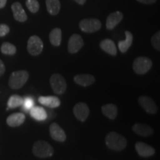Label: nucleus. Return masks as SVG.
I'll list each match as a JSON object with an SVG mask.
<instances>
[{
  "instance_id": "nucleus-3",
  "label": "nucleus",
  "mask_w": 160,
  "mask_h": 160,
  "mask_svg": "<svg viewBox=\"0 0 160 160\" xmlns=\"http://www.w3.org/2000/svg\"><path fill=\"white\" fill-rule=\"evenodd\" d=\"M29 78L28 72L21 70L17 71L11 73L9 78L8 85L11 89L18 90L23 87L24 85L27 82Z\"/></svg>"
},
{
  "instance_id": "nucleus-33",
  "label": "nucleus",
  "mask_w": 160,
  "mask_h": 160,
  "mask_svg": "<svg viewBox=\"0 0 160 160\" xmlns=\"http://www.w3.org/2000/svg\"><path fill=\"white\" fill-rule=\"evenodd\" d=\"M6 3H7V0H0V9L3 8L5 6Z\"/></svg>"
},
{
  "instance_id": "nucleus-30",
  "label": "nucleus",
  "mask_w": 160,
  "mask_h": 160,
  "mask_svg": "<svg viewBox=\"0 0 160 160\" xmlns=\"http://www.w3.org/2000/svg\"><path fill=\"white\" fill-rule=\"evenodd\" d=\"M10 32V28L5 24L0 25V37H5Z\"/></svg>"
},
{
  "instance_id": "nucleus-8",
  "label": "nucleus",
  "mask_w": 160,
  "mask_h": 160,
  "mask_svg": "<svg viewBox=\"0 0 160 160\" xmlns=\"http://www.w3.org/2000/svg\"><path fill=\"white\" fill-rule=\"evenodd\" d=\"M140 106H141L147 113L150 114H155L157 113L158 108L157 104L151 98L148 96H142L138 99Z\"/></svg>"
},
{
  "instance_id": "nucleus-6",
  "label": "nucleus",
  "mask_w": 160,
  "mask_h": 160,
  "mask_svg": "<svg viewBox=\"0 0 160 160\" xmlns=\"http://www.w3.org/2000/svg\"><path fill=\"white\" fill-rule=\"evenodd\" d=\"M44 48L43 42L38 36L33 35L29 38L28 41L27 49L30 54L38 56L42 52Z\"/></svg>"
},
{
  "instance_id": "nucleus-24",
  "label": "nucleus",
  "mask_w": 160,
  "mask_h": 160,
  "mask_svg": "<svg viewBox=\"0 0 160 160\" xmlns=\"http://www.w3.org/2000/svg\"><path fill=\"white\" fill-rule=\"evenodd\" d=\"M49 39L53 46H59L62 42V31L60 28H54L49 34Z\"/></svg>"
},
{
  "instance_id": "nucleus-18",
  "label": "nucleus",
  "mask_w": 160,
  "mask_h": 160,
  "mask_svg": "<svg viewBox=\"0 0 160 160\" xmlns=\"http://www.w3.org/2000/svg\"><path fill=\"white\" fill-rule=\"evenodd\" d=\"M73 80L77 85L82 87H88L95 82L96 79L93 76L90 74H78L75 76Z\"/></svg>"
},
{
  "instance_id": "nucleus-10",
  "label": "nucleus",
  "mask_w": 160,
  "mask_h": 160,
  "mask_svg": "<svg viewBox=\"0 0 160 160\" xmlns=\"http://www.w3.org/2000/svg\"><path fill=\"white\" fill-rule=\"evenodd\" d=\"M73 112L77 119L81 122H85L88 117L90 109L87 104L84 102H79L73 107Z\"/></svg>"
},
{
  "instance_id": "nucleus-21",
  "label": "nucleus",
  "mask_w": 160,
  "mask_h": 160,
  "mask_svg": "<svg viewBox=\"0 0 160 160\" xmlns=\"http://www.w3.org/2000/svg\"><path fill=\"white\" fill-rule=\"evenodd\" d=\"M125 39L123 41H119L118 43V47H119V51L122 53H125L128 51V50L130 48L132 43L133 41V34L130 31H126L125 32Z\"/></svg>"
},
{
  "instance_id": "nucleus-29",
  "label": "nucleus",
  "mask_w": 160,
  "mask_h": 160,
  "mask_svg": "<svg viewBox=\"0 0 160 160\" xmlns=\"http://www.w3.org/2000/svg\"><path fill=\"white\" fill-rule=\"evenodd\" d=\"M23 109L25 111H30L34 106V100L31 97H26L23 100Z\"/></svg>"
},
{
  "instance_id": "nucleus-14",
  "label": "nucleus",
  "mask_w": 160,
  "mask_h": 160,
  "mask_svg": "<svg viewBox=\"0 0 160 160\" xmlns=\"http://www.w3.org/2000/svg\"><path fill=\"white\" fill-rule=\"evenodd\" d=\"M11 10L14 19L19 22H24L28 19L25 10L19 2H14L11 5Z\"/></svg>"
},
{
  "instance_id": "nucleus-25",
  "label": "nucleus",
  "mask_w": 160,
  "mask_h": 160,
  "mask_svg": "<svg viewBox=\"0 0 160 160\" xmlns=\"http://www.w3.org/2000/svg\"><path fill=\"white\" fill-rule=\"evenodd\" d=\"M23 100V98L19 95H12L8 101V108L13 109L19 107V106L22 105Z\"/></svg>"
},
{
  "instance_id": "nucleus-28",
  "label": "nucleus",
  "mask_w": 160,
  "mask_h": 160,
  "mask_svg": "<svg viewBox=\"0 0 160 160\" xmlns=\"http://www.w3.org/2000/svg\"><path fill=\"white\" fill-rule=\"evenodd\" d=\"M151 44L156 50H160V32L158 31L151 37Z\"/></svg>"
},
{
  "instance_id": "nucleus-5",
  "label": "nucleus",
  "mask_w": 160,
  "mask_h": 160,
  "mask_svg": "<svg viewBox=\"0 0 160 160\" xmlns=\"http://www.w3.org/2000/svg\"><path fill=\"white\" fill-rule=\"evenodd\" d=\"M50 83L56 94L62 95L67 89V82L62 76L59 73H53L50 78Z\"/></svg>"
},
{
  "instance_id": "nucleus-13",
  "label": "nucleus",
  "mask_w": 160,
  "mask_h": 160,
  "mask_svg": "<svg viewBox=\"0 0 160 160\" xmlns=\"http://www.w3.org/2000/svg\"><path fill=\"white\" fill-rule=\"evenodd\" d=\"M123 19V14L120 11L111 13L106 19V28L108 30H113L116 26L121 22Z\"/></svg>"
},
{
  "instance_id": "nucleus-19",
  "label": "nucleus",
  "mask_w": 160,
  "mask_h": 160,
  "mask_svg": "<svg viewBox=\"0 0 160 160\" xmlns=\"http://www.w3.org/2000/svg\"><path fill=\"white\" fill-rule=\"evenodd\" d=\"M101 49L111 56H116L117 53V50L115 43L111 39H105L102 40L99 44Z\"/></svg>"
},
{
  "instance_id": "nucleus-20",
  "label": "nucleus",
  "mask_w": 160,
  "mask_h": 160,
  "mask_svg": "<svg viewBox=\"0 0 160 160\" xmlns=\"http://www.w3.org/2000/svg\"><path fill=\"white\" fill-rule=\"evenodd\" d=\"M30 114H31L32 118L37 120V121H43L48 117L47 112H46L45 108H43L42 107H39V106H35V107L33 106L30 110Z\"/></svg>"
},
{
  "instance_id": "nucleus-27",
  "label": "nucleus",
  "mask_w": 160,
  "mask_h": 160,
  "mask_svg": "<svg viewBox=\"0 0 160 160\" xmlns=\"http://www.w3.org/2000/svg\"><path fill=\"white\" fill-rule=\"evenodd\" d=\"M26 6L31 13H35L39 10V3L37 0H27Z\"/></svg>"
},
{
  "instance_id": "nucleus-12",
  "label": "nucleus",
  "mask_w": 160,
  "mask_h": 160,
  "mask_svg": "<svg viewBox=\"0 0 160 160\" xmlns=\"http://www.w3.org/2000/svg\"><path fill=\"white\" fill-rule=\"evenodd\" d=\"M137 153L142 157H149L155 153V149L148 144L142 142H137L135 145Z\"/></svg>"
},
{
  "instance_id": "nucleus-2",
  "label": "nucleus",
  "mask_w": 160,
  "mask_h": 160,
  "mask_svg": "<svg viewBox=\"0 0 160 160\" xmlns=\"http://www.w3.org/2000/svg\"><path fill=\"white\" fill-rule=\"evenodd\" d=\"M33 153L37 157L39 158H48L53 156L54 150L53 147L46 141L39 140L33 144L32 148Z\"/></svg>"
},
{
  "instance_id": "nucleus-4",
  "label": "nucleus",
  "mask_w": 160,
  "mask_h": 160,
  "mask_svg": "<svg viewBox=\"0 0 160 160\" xmlns=\"http://www.w3.org/2000/svg\"><path fill=\"white\" fill-rule=\"evenodd\" d=\"M153 62L151 59L145 57H137L133 63V69L137 74L142 75L151 70Z\"/></svg>"
},
{
  "instance_id": "nucleus-15",
  "label": "nucleus",
  "mask_w": 160,
  "mask_h": 160,
  "mask_svg": "<svg viewBox=\"0 0 160 160\" xmlns=\"http://www.w3.org/2000/svg\"><path fill=\"white\" fill-rule=\"evenodd\" d=\"M132 130L137 135L142 137H149L153 133V130L148 125L142 123H136L133 125Z\"/></svg>"
},
{
  "instance_id": "nucleus-7",
  "label": "nucleus",
  "mask_w": 160,
  "mask_h": 160,
  "mask_svg": "<svg viewBox=\"0 0 160 160\" xmlns=\"http://www.w3.org/2000/svg\"><path fill=\"white\" fill-rule=\"evenodd\" d=\"M79 28L85 33H94L99 31L102 27V23L97 19H84L80 21Z\"/></svg>"
},
{
  "instance_id": "nucleus-17",
  "label": "nucleus",
  "mask_w": 160,
  "mask_h": 160,
  "mask_svg": "<svg viewBox=\"0 0 160 160\" xmlns=\"http://www.w3.org/2000/svg\"><path fill=\"white\" fill-rule=\"evenodd\" d=\"M25 120V114L22 113H12L6 119V122L8 125L10 127L15 128L18 127V126L21 125L23 124Z\"/></svg>"
},
{
  "instance_id": "nucleus-16",
  "label": "nucleus",
  "mask_w": 160,
  "mask_h": 160,
  "mask_svg": "<svg viewBox=\"0 0 160 160\" xmlns=\"http://www.w3.org/2000/svg\"><path fill=\"white\" fill-rule=\"evenodd\" d=\"M39 102L42 105L50 108H56L61 105L60 99L55 96H48V97H40L39 98Z\"/></svg>"
},
{
  "instance_id": "nucleus-11",
  "label": "nucleus",
  "mask_w": 160,
  "mask_h": 160,
  "mask_svg": "<svg viewBox=\"0 0 160 160\" xmlns=\"http://www.w3.org/2000/svg\"><path fill=\"white\" fill-rule=\"evenodd\" d=\"M50 135L55 141L63 142L67 139V136L63 129L57 123L53 122L50 125Z\"/></svg>"
},
{
  "instance_id": "nucleus-9",
  "label": "nucleus",
  "mask_w": 160,
  "mask_h": 160,
  "mask_svg": "<svg viewBox=\"0 0 160 160\" xmlns=\"http://www.w3.org/2000/svg\"><path fill=\"white\" fill-rule=\"evenodd\" d=\"M84 45V41L82 37L79 34H73L70 37L68 44V51L70 53H77Z\"/></svg>"
},
{
  "instance_id": "nucleus-32",
  "label": "nucleus",
  "mask_w": 160,
  "mask_h": 160,
  "mask_svg": "<svg viewBox=\"0 0 160 160\" xmlns=\"http://www.w3.org/2000/svg\"><path fill=\"white\" fill-rule=\"evenodd\" d=\"M5 72V66L3 62L0 59V77H2Z\"/></svg>"
},
{
  "instance_id": "nucleus-26",
  "label": "nucleus",
  "mask_w": 160,
  "mask_h": 160,
  "mask_svg": "<svg viewBox=\"0 0 160 160\" xmlns=\"http://www.w3.org/2000/svg\"><path fill=\"white\" fill-rule=\"evenodd\" d=\"M1 52L5 55H13L17 52V48L10 42H4L1 46Z\"/></svg>"
},
{
  "instance_id": "nucleus-34",
  "label": "nucleus",
  "mask_w": 160,
  "mask_h": 160,
  "mask_svg": "<svg viewBox=\"0 0 160 160\" xmlns=\"http://www.w3.org/2000/svg\"><path fill=\"white\" fill-rule=\"evenodd\" d=\"M76 2L79 4V5H84L85 3L86 0H74Z\"/></svg>"
},
{
  "instance_id": "nucleus-22",
  "label": "nucleus",
  "mask_w": 160,
  "mask_h": 160,
  "mask_svg": "<svg viewBox=\"0 0 160 160\" xmlns=\"http://www.w3.org/2000/svg\"><path fill=\"white\" fill-rule=\"evenodd\" d=\"M102 112L106 117L113 120L117 117L118 109L117 105H113V104H107L102 107Z\"/></svg>"
},
{
  "instance_id": "nucleus-23",
  "label": "nucleus",
  "mask_w": 160,
  "mask_h": 160,
  "mask_svg": "<svg viewBox=\"0 0 160 160\" xmlns=\"http://www.w3.org/2000/svg\"><path fill=\"white\" fill-rule=\"evenodd\" d=\"M45 2L48 12L50 14L55 16L59 13L61 8L59 0H46Z\"/></svg>"
},
{
  "instance_id": "nucleus-31",
  "label": "nucleus",
  "mask_w": 160,
  "mask_h": 160,
  "mask_svg": "<svg viewBox=\"0 0 160 160\" xmlns=\"http://www.w3.org/2000/svg\"><path fill=\"white\" fill-rule=\"evenodd\" d=\"M137 1L140 3L145 4V5H151V4H154L157 0H137Z\"/></svg>"
},
{
  "instance_id": "nucleus-1",
  "label": "nucleus",
  "mask_w": 160,
  "mask_h": 160,
  "mask_svg": "<svg viewBox=\"0 0 160 160\" xmlns=\"http://www.w3.org/2000/svg\"><path fill=\"white\" fill-rule=\"evenodd\" d=\"M105 144L108 148L113 151H122L127 146V139L117 132L111 131L106 136Z\"/></svg>"
}]
</instances>
